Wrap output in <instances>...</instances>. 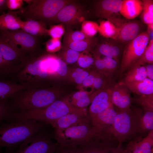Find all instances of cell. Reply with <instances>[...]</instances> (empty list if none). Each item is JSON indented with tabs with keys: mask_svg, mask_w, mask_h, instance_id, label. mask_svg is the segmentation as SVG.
I'll list each match as a JSON object with an SVG mask.
<instances>
[{
	"mask_svg": "<svg viewBox=\"0 0 153 153\" xmlns=\"http://www.w3.org/2000/svg\"><path fill=\"white\" fill-rule=\"evenodd\" d=\"M143 4L140 0H123L120 13L128 19H134L141 13Z\"/></svg>",
	"mask_w": 153,
	"mask_h": 153,
	"instance_id": "44dd1931",
	"label": "cell"
},
{
	"mask_svg": "<svg viewBox=\"0 0 153 153\" xmlns=\"http://www.w3.org/2000/svg\"><path fill=\"white\" fill-rule=\"evenodd\" d=\"M54 153H55V152Z\"/></svg>",
	"mask_w": 153,
	"mask_h": 153,
	"instance_id": "9f6ffc18",
	"label": "cell"
},
{
	"mask_svg": "<svg viewBox=\"0 0 153 153\" xmlns=\"http://www.w3.org/2000/svg\"><path fill=\"white\" fill-rule=\"evenodd\" d=\"M113 85L111 84L97 93L94 97L89 108L90 117L106 109L114 107L112 94Z\"/></svg>",
	"mask_w": 153,
	"mask_h": 153,
	"instance_id": "e0dca14e",
	"label": "cell"
},
{
	"mask_svg": "<svg viewBox=\"0 0 153 153\" xmlns=\"http://www.w3.org/2000/svg\"><path fill=\"white\" fill-rule=\"evenodd\" d=\"M116 112L110 134L120 146L126 140L138 132L139 129L134 112L130 109Z\"/></svg>",
	"mask_w": 153,
	"mask_h": 153,
	"instance_id": "52a82bcc",
	"label": "cell"
},
{
	"mask_svg": "<svg viewBox=\"0 0 153 153\" xmlns=\"http://www.w3.org/2000/svg\"><path fill=\"white\" fill-rule=\"evenodd\" d=\"M143 23L139 20L126 22L122 19L117 27L119 29V32L115 40L125 45L144 31Z\"/></svg>",
	"mask_w": 153,
	"mask_h": 153,
	"instance_id": "5bb4252c",
	"label": "cell"
},
{
	"mask_svg": "<svg viewBox=\"0 0 153 153\" xmlns=\"http://www.w3.org/2000/svg\"><path fill=\"white\" fill-rule=\"evenodd\" d=\"M125 75L124 82L142 81L147 78L145 67L144 65L133 66L129 68Z\"/></svg>",
	"mask_w": 153,
	"mask_h": 153,
	"instance_id": "f1b7e54d",
	"label": "cell"
},
{
	"mask_svg": "<svg viewBox=\"0 0 153 153\" xmlns=\"http://www.w3.org/2000/svg\"><path fill=\"white\" fill-rule=\"evenodd\" d=\"M109 153H128V150L127 148L123 149L122 146H117L113 150Z\"/></svg>",
	"mask_w": 153,
	"mask_h": 153,
	"instance_id": "db71d44e",
	"label": "cell"
},
{
	"mask_svg": "<svg viewBox=\"0 0 153 153\" xmlns=\"http://www.w3.org/2000/svg\"><path fill=\"white\" fill-rule=\"evenodd\" d=\"M141 1L143 9L140 14L141 21L147 25V31L148 32H153V0H142Z\"/></svg>",
	"mask_w": 153,
	"mask_h": 153,
	"instance_id": "83f0119b",
	"label": "cell"
},
{
	"mask_svg": "<svg viewBox=\"0 0 153 153\" xmlns=\"http://www.w3.org/2000/svg\"><path fill=\"white\" fill-rule=\"evenodd\" d=\"M95 47L97 50L96 52L105 56L113 58L111 50L106 39L100 43L98 41Z\"/></svg>",
	"mask_w": 153,
	"mask_h": 153,
	"instance_id": "f35d334b",
	"label": "cell"
},
{
	"mask_svg": "<svg viewBox=\"0 0 153 153\" xmlns=\"http://www.w3.org/2000/svg\"><path fill=\"white\" fill-rule=\"evenodd\" d=\"M94 64H95V67L102 74L107 77L103 59L100 58V54L96 52L94 53Z\"/></svg>",
	"mask_w": 153,
	"mask_h": 153,
	"instance_id": "7dc6e473",
	"label": "cell"
},
{
	"mask_svg": "<svg viewBox=\"0 0 153 153\" xmlns=\"http://www.w3.org/2000/svg\"><path fill=\"white\" fill-rule=\"evenodd\" d=\"M51 76L46 68L42 56L30 57L16 67L11 78L27 88H42L45 79Z\"/></svg>",
	"mask_w": 153,
	"mask_h": 153,
	"instance_id": "277c9868",
	"label": "cell"
},
{
	"mask_svg": "<svg viewBox=\"0 0 153 153\" xmlns=\"http://www.w3.org/2000/svg\"><path fill=\"white\" fill-rule=\"evenodd\" d=\"M18 65L5 60L0 52V78L7 77L11 78Z\"/></svg>",
	"mask_w": 153,
	"mask_h": 153,
	"instance_id": "1f68e13d",
	"label": "cell"
},
{
	"mask_svg": "<svg viewBox=\"0 0 153 153\" xmlns=\"http://www.w3.org/2000/svg\"><path fill=\"white\" fill-rule=\"evenodd\" d=\"M103 60L107 75L110 79L111 76L116 72L119 67V63L112 58L104 56Z\"/></svg>",
	"mask_w": 153,
	"mask_h": 153,
	"instance_id": "d590c367",
	"label": "cell"
},
{
	"mask_svg": "<svg viewBox=\"0 0 153 153\" xmlns=\"http://www.w3.org/2000/svg\"><path fill=\"white\" fill-rule=\"evenodd\" d=\"M24 1L22 0H7V5L10 11L17 10L22 8Z\"/></svg>",
	"mask_w": 153,
	"mask_h": 153,
	"instance_id": "c3c4849f",
	"label": "cell"
},
{
	"mask_svg": "<svg viewBox=\"0 0 153 153\" xmlns=\"http://www.w3.org/2000/svg\"><path fill=\"white\" fill-rule=\"evenodd\" d=\"M98 40L96 38L88 37L81 40L71 42L63 45L78 52H88L94 49L96 46Z\"/></svg>",
	"mask_w": 153,
	"mask_h": 153,
	"instance_id": "4316f807",
	"label": "cell"
},
{
	"mask_svg": "<svg viewBox=\"0 0 153 153\" xmlns=\"http://www.w3.org/2000/svg\"><path fill=\"white\" fill-rule=\"evenodd\" d=\"M114 139L110 135L101 132L81 148L84 153H109L116 147L113 144Z\"/></svg>",
	"mask_w": 153,
	"mask_h": 153,
	"instance_id": "2e32d148",
	"label": "cell"
},
{
	"mask_svg": "<svg viewBox=\"0 0 153 153\" xmlns=\"http://www.w3.org/2000/svg\"><path fill=\"white\" fill-rule=\"evenodd\" d=\"M20 18L12 11L0 15V29L14 30L21 29Z\"/></svg>",
	"mask_w": 153,
	"mask_h": 153,
	"instance_id": "d4e9b609",
	"label": "cell"
},
{
	"mask_svg": "<svg viewBox=\"0 0 153 153\" xmlns=\"http://www.w3.org/2000/svg\"><path fill=\"white\" fill-rule=\"evenodd\" d=\"M148 64H153V39L150 41L140 58L132 67L143 66Z\"/></svg>",
	"mask_w": 153,
	"mask_h": 153,
	"instance_id": "4dcf8cb0",
	"label": "cell"
},
{
	"mask_svg": "<svg viewBox=\"0 0 153 153\" xmlns=\"http://www.w3.org/2000/svg\"><path fill=\"white\" fill-rule=\"evenodd\" d=\"M130 92L126 87L120 82L113 85L112 99L113 105L118 109L116 111L130 109L133 101Z\"/></svg>",
	"mask_w": 153,
	"mask_h": 153,
	"instance_id": "ac0fdd59",
	"label": "cell"
},
{
	"mask_svg": "<svg viewBox=\"0 0 153 153\" xmlns=\"http://www.w3.org/2000/svg\"><path fill=\"white\" fill-rule=\"evenodd\" d=\"M146 68L147 78L153 81V64L144 65Z\"/></svg>",
	"mask_w": 153,
	"mask_h": 153,
	"instance_id": "816d5d0a",
	"label": "cell"
},
{
	"mask_svg": "<svg viewBox=\"0 0 153 153\" xmlns=\"http://www.w3.org/2000/svg\"><path fill=\"white\" fill-rule=\"evenodd\" d=\"M87 37L81 31L67 30L64 35L63 45L71 42L82 40Z\"/></svg>",
	"mask_w": 153,
	"mask_h": 153,
	"instance_id": "8d00e7d4",
	"label": "cell"
},
{
	"mask_svg": "<svg viewBox=\"0 0 153 153\" xmlns=\"http://www.w3.org/2000/svg\"><path fill=\"white\" fill-rule=\"evenodd\" d=\"M120 82L137 95L153 94V81L148 78L141 81Z\"/></svg>",
	"mask_w": 153,
	"mask_h": 153,
	"instance_id": "ffe728a7",
	"label": "cell"
},
{
	"mask_svg": "<svg viewBox=\"0 0 153 153\" xmlns=\"http://www.w3.org/2000/svg\"><path fill=\"white\" fill-rule=\"evenodd\" d=\"M54 130L55 137L59 145L81 148L101 132L92 122Z\"/></svg>",
	"mask_w": 153,
	"mask_h": 153,
	"instance_id": "8992f818",
	"label": "cell"
},
{
	"mask_svg": "<svg viewBox=\"0 0 153 153\" xmlns=\"http://www.w3.org/2000/svg\"><path fill=\"white\" fill-rule=\"evenodd\" d=\"M150 36L147 31H144L125 45L118 69L120 74L126 71L140 58L148 45Z\"/></svg>",
	"mask_w": 153,
	"mask_h": 153,
	"instance_id": "ba28073f",
	"label": "cell"
},
{
	"mask_svg": "<svg viewBox=\"0 0 153 153\" xmlns=\"http://www.w3.org/2000/svg\"><path fill=\"white\" fill-rule=\"evenodd\" d=\"M92 122L90 115L85 109L69 113L57 120L50 122L54 130L65 129L81 124Z\"/></svg>",
	"mask_w": 153,
	"mask_h": 153,
	"instance_id": "9a60e30c",
	"label": "cell"
},
{
	"mask_svg": "<svg viewBox=\"0 0 153 153\" xmlns=\"http://www.w3.org/2000/svg\"><path fill=\"white\" fill-rule=\"evenodd\" d=\"M106 39L110 47L113 58L119 64L124 49L122 45L114 39Z\"/></svg>",
	"mask_w": 153,
	"mask_h": 153,
	"instance_id": "836d02e7",
	"label": "cell"
},
{
	"mask_svg": "<svg viewBox=\"0 0 153 153\" xmlns=\"http://www.w3.org/2000/svg\"><path fill=\"white\" fill-rule=\"evenodd\" d=\"M7 9V0H0V15Z\"/></svg>",
	"mask_w": 153,
	"mask_h": 153,
	"instance_id": "f5cc1de1",
	"label": "cell"
},
{
	"mask_svg": "<svg viewBox=\"0 0 153 153\" xmlns=\"http://www.w3.org/2000/svg\"><path fill=\"white\" fill-rule=\"evenodd\" d=\"M137 96L135 100L144 109H153V94Z\"/></svg>",
	"mask_w": 153,
	"mask_h": 153,
	"instance_id": "74e56055",
	"label": "cell"
},
{
	"mask_svg": "<svg viewBox=\"0 0 153 153\" xmlns=\"http://www.w3.org/2000/svg\"><path fill=\"white\" fill-rule=\"evenodd\" d=\"M58 143L47 133L41 132L25 140L15 153H54Z\"/></svg>",
	"mask_w": 153,
	"mask_h": 153,
	"instance_id": "30bf717a",
	"label": "cell"
},
{
	"mask_svg": "<svg viewBox=\"0 0 153 153\" xmlns=\"http://www.w3.org/2000/svg\"><path fill=\"white\" fill-rule=\"evenodd\" d=\"M14 112L8 99L0 101V122L11 120Z\"/></svg>",
	"mask_w": 153,
	"mask_h": 153,
	"instance_id": "d6a6232c",
	"label": "cell"
},
{
	"mask_svg": "<svg viewBox=\"0 0 153 153\" xmlns=\"http://www.w3.org/2000/svg\"><path fill=\"white\" fill-rule=\"evenodd\" d=\"M99 27L95 22L85 20L82 24L81 31L88 37H93L98 31Z\"/></svg>",
	"mask_w": 153,
	"mask_h": 153,
	"instance_id": "e575fe53",
	"label": "cell"
},
{
	"mask_svg": "<svg viewBox=\"0 0 153 153\" xmlns=\"http://www.w3.org/2000/svg\"><path fill=\"white\" fill-rule=\"evenodd\" d=\"M0 35L13 41L30 57L40 56L39 54V41L38 37L33 36L20 29L14 30L0 29Z\"/></svg>",
	"mask_w": 153,
	"mask_h": 153,
	"instance_id": "9c48e42d",
	"label": "cell"
},
{
	"mask_svg": "<svg viewBox=\"0 0 153 153\" xmlns=\"http://www.w3.org/2000/svg\"><path fill=\"white\" fill-rule=\"evenodd\" d=\"M63 49L64 58L67 63L72 64L77 61L80 54L79 52L64 46Z\"/></svg>",
	"mask_w": 153,
	"mask_h": 153,
	"instance_id": "60d3db41",
	"label": "cell"
},
{
	"mask_svg": "<svg viewBox=\"0 0 153 153\" xmlns=\"http://www.w3.org/2000/svg\"><path fill=\"white\" fill-rule=\"evenodd\" d=\"M142 115L136 111L134 112L137 123L139 131L145 132L153 130V109H144Z\"/></svg>",
	"mask_w": 153,
	"mask_h": 153,
	"instance_id": "484cf974",
	"label": "cell"
},
{
	"mask_svg": "<svg viewBox=\"0 0 153 153\" xmlns=\"http://www.w3.org/2000/svg\"><path fill=\"white\" fill-rule=\"evenodd\" d=\"M153 130L138 142L133 143L127 147L128 153H151L153 152Z\"/></svg>",
	"mask_w": 153,
	"mask_h": 153,
	"instance_id": "7402d4cb",
	"label": "cell"
},
{
	"mask_svg": "<svg viewBox=\"0 0 153 153\" xmlns=\"http://www.w3.org/2000/svg\"><path fill=\"white\" fill-rule=\"evenodd\" d=\"M54 89L27 88L21 89L9 100L15 112L46 107L58 100Z\"/></svg>",
	"mask_w": 153,
	"mask_h": 153,
	"instance_id": "6da1fadb",
	"label": "cell"
},
{
	"mask_svg": "<svg viewBox=\"0 0 153 153\" xmlns=\"http://www.w3.org/2000/svg\"><path fill=\"white\" fill-rule=\"evenodd\" d=\"M21 29L33 36L39 37L48 35L45 24L40 21L29 20L20 22Z\"/></svg>",
	"mask_w": 153,
	"mask_h": 153,
	"instance_id": "603a6c76",
	"label": "cell"
},
{
	"mask_svg": "<svg viewBox=\"0 0 153 153\" xmlns=\"http://www.w3.org/2000/svg\"><path fill=\"white\" fill-rule=\"evenodd\" d=\"M89 73L80 68H77L72 74V77L75 82L78 84L82 83L84 80L89 75Z\"/></svg>",
	"mask_w": 153,
	"mask_h": 153,
	"instance_id": "f6af8a7d",
	"label": "cell"
},
{
	"mask_svg": "<svg viewBox=\"0 0 153 153\" xmlns=\"http://www.w3.org/2000/svg\"><path fill=\"white\" fill-rule=\"evenodd\" d=\"M46 45L47 51L50 52H56L59 50L61 47L60 39L52 38L46 42Z\"/></svg>",
	"mask_w": 153,
	"mask_h": 153,
	"instance_id": "7bdbcfd3",
	"label": "cell"
},
{
	"mask_svg": "<svg viewBox=\"0 0 153 153\" xmlns=\"http://www.w3.org/2000/svg\"><path fill=\"white\" fill-rule=\"evenodd\" d=\"M98 31L100 35L107 39L116 40L119 32V29L108 20H102L99 25Z\"/></svg>",
	"mask_w": 153,
	"mask_h": 153,
	"instance_id": "f546056e",
	"label": "cell"
},
{
	"mask_svg": "<svg viewBox=\"0 0 153 153\" xmlns=\"http://www.w3.org/2000/svg\"><path fill=\"white\" fill-rule=\"evenodd\" d=\"M55 153H84L81 148L63 146L58 144Z\"/></svg>",
	"mask_w": 153,
	"mask_h": 153,
	"instance_id": "bcb514c9",
	"label": "cell"
},
{
	"mask_svg": "<svg viewBox=\"0 0 153 153\" xmlns=\"http://www.w3.org/2000/svg\"><path fill=\"white\" fill-rule=\"evenodd\" d=\"M110 79L107 77L105 78L104 76H102L100 75H97L92 86L96 89H100L103 86L105 87L111 84V83L108 84V82H109V81H107V80H110Z\"/></svg>",
	"mask_w": 153,
	"mask_h": 153,
	"instance_id": "ee69618b",
	"label": "cell"
},
{
	"mask_svg": "<svg viewBox=\"0 0 153 153\" xmlns=\"http://www.w3.org/2000/svg\"><path fill=\"white\" fill-rule=\"evenodd\" d=\"M58 66L56 71V73L61 76L66 75L67 72V67L66 63L60 58H58Z\"/></svg>",
	"mask_w": 153,
	"mask_h": 153,
	"instance_id": "681fc988",
	"label": "cell"
},
{
	"mask_svg": "<svg viewBox=\"0 0 153 153\" xmlns=\"http://www.w3.org/2000/svg\"><path fill=\"white\" fill-rule=\"evenodd\" d=\"M97 75L94 74H89L82 83L83 86L84 87L92 86Z\"/></svg>",
	"mask_w": 153,
	"mask_h": 153,
	"instance_id": "f907efd6",
	"label": "cell"
},
{
	"mask_svg": "<svg viewBox=\"0 0 153 153\" xmlns=\"http://www.w3.org/2000/svg\"><path fill=\"white\" fill-rule=\"evenodd\" d=\"M0 52L5 60L18 65L30 58L13 41L1 35Z\"/></svg>",
	"mask_w": 153,
	"mask_h": 153,
	"instance_id": "4fadbf2b",
	"label": "cell"
},
{
	"mask_svg": "<svg viewBox=\"0 0 153 153\" xmlns=\"http://www.w3.org/2000/svg\"><path fill=\"white\" fill-rule=\"evenodd\" d=\"M117 114L114 107H112L90 117L92 125L99 131L110 134Z\"/></svg>",
	"mask_w": 153,
	"mask_h": 153,
	"instance_id": "d6986e66",
	"label": "cell"
},
{
	"mask_svg": "<svg viewBox=\"0 0 153 153\" xmlns=\"http://www.w3.org/2000/svg\"><path fill=\"white\" fill-rule=\"evenodd\" d=\"M83 109L75 108L62 100L58 99L44 107L14 112L11 120H34L49 124L67 114Z\"/></svg>",
	"mask_w": 153,
	"mask_h": 153,
	"instance_id": "5b68a950",
	"label": "cell"
},
{
	"mask_svg": "<svg viewBox=\"0 0 153 153\" xmlns=\"http://www.w3.org/2000/svg\"><path fill=\"white\" fill-rule=\"evenodd\" d=\"M122 0H96L92 1L91 11L95 17L103 18L110 22L120 17Z\"/></svg>",
	"mask_w": 153,
	"mask_h": 153,
	"instance_id": "8fae6325",
	"label": "cell"
},
{
	"mask_svg": "<svg viewBox=\"0 0 153 153\" xmlns=\"http://www.w3.org/2000/svg\"><path fill=\"white\" fill-rule=\"evenodd\" d=\"M151 153H153V152H152Z\"/></svg>",
	"mask_w": 153,
	"mask_h": 153,
	"instance_id": "11a10c76",
	"label": "cell"
},
{
	"mask_svg": "<svg viewBox=\"0 0 153 153\" xmlns=\"http://www.w3.org/2000/svg\"><path fill=\"white\" fill-rule=\"evenodd\" d=\"M43 123L34 120H14L0 126V149L21 144L42 131Z\"/></svg>",
	"mask_w": 153,
	"mask_h": 153,
	"instance_id": "7a4b0ae2",
	"label": "cell"
},
{
	"mask_svg": "<svg viewBox=\"0 0 153 153\" xmlns=\"http://www.w3.org/2000/svg\"><path fill=\"white\" fill-rule=\"evenodd\" d=\"M64 28L62 24L54 25L48 29V34L53 39H60L64 33Z\"/></svg>",
	"mask_w": 153,
	"mask_h": 153,
	"instance_id": "b9f144b4",
	"label": "cell"
},
{
	"mask_svg": "<svg viewBox=\"0 0 153 153\" xmlns=\"http://www.w3.org/2000/svg\"><path fill=\"white\" fill-rule=\"evenodd\" d=\"M75 1L65 6L58 13L52 21L72 25L83 22L85 20L86 12L82 6Z\"/></svg>",
	"mask_w": 153,
	"mask_h": 153,
	"instance_id": "7c38bea8",
	"label": "cell"
},
{
	"mask_svg": "<svg viewBox=\"0 0 153 153\" xmlns=\"http://www.w3.org/2000/svg\"><path fill=\"white\" fill-rule=\"evenodd\" d=\"M26 88L12 79H0V101L9 99L18 91Z\"/></svg>",
	"mask_w": 153,
	"mask_h": 153,
	"instance_id": "cb8c5ba5",
	"label": "cell"
},
{
	"mask_svg": "<svg viewBox=\"0 0 153 153\" xmlns=\"http://www.w3.org/2000/svg\"><path fill=\"white\" fill-rule=\"evenodd\" d=\"M27 5L14 12L26 20H33L45 23L52 22L61 9L75 1L69 0H24Z\"/></svg>",
	"mask_w": 153,
	"mask_h": 153,
	"instance_id": "3957f363",
	"label": "cell"
},
{
	"mask_svg": "<svg viewBox=\"0 0 153 153\" xmlns=\"http://www.w3.org/2000/svg\"><path fill=\"white\" fill-rule=\"evenodd\" d=\"M84 52V53L80 54L77 61L78 65L82 68L88 67L94 64V58L88 52Z\"/></svg>",
	"mask_w": 153,
	"mask_h": 153,
	"instance_id": "ab89813d",
	"label": "cell"
}]
</instances>
